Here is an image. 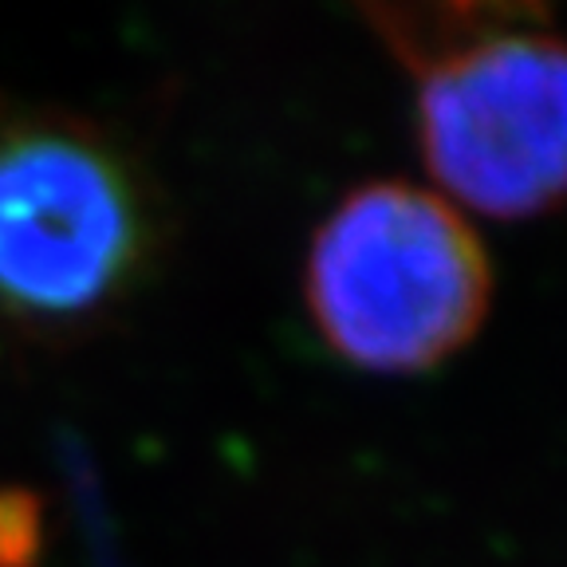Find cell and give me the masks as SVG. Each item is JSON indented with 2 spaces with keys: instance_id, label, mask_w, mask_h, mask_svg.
<instances>
[{
  "instance_id": "cell-1",
  "label": "cell",
  "mask_w": 567,
  "mask_h": 567,
  "mask_svg": "<svg viewBox=\"0 0 567 567\" xmlns=\"http://www.w3.org/2000/svg\"><path fill=\"white\" fill-rule=\"evenodd\" d=\"M414 80L417 151L461 205L524 221L567 197V40L536 4L363 9Z\"/></svg>"
},
{
  "instance_id": "cell-2",
  "label": "cell",
  "mask_w": 567,
  "mask_h": 567,
  "mask_svg": "<svg viewBox=\"0 0 567 567\" xmlns=\"http://www.w3.org/2000/svg\"><path fill=\"white\" fill-rule=\"evenodd\" d=\"M166 217L142 162L103 126L0 106V319L80 336L118 316L158 268Z\"/></svg>"
},
{
  "instance_id": "cell-3",
  "label": "cell",
  "mask_w": 567,
  "mask_h": 567,
  "mask_svg": "<svg viewBox=\"0 0 567 567\" xmlns=\"http://www.w3.org/2000/svg\"><path fill=\"white\" fill-rule=\"evenodd\" d=\"M303 300L319 339L343 363L417 374L481 331L493 268L445 197L406 182H367L311 237Z\"/></svg>"
},
{
  "instance_id": "cell-4",
  "label": "cell",
  "mask_w": 567,
  "mask_h": 567,
  "mask_svg": "<svg viewBox=\"0 0 567 567\" xmlns=\"http://www.w3.org/2000/svg\"><path fill=\"white\" fill-rule=\"evenodd\" d=\"M40 548V505L28 493H0V567H32Z\"/></svg>"
}]
</instances>
